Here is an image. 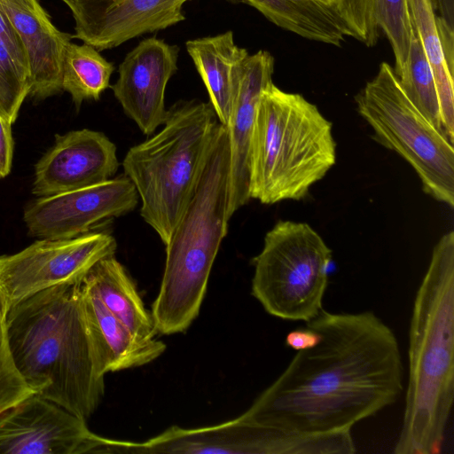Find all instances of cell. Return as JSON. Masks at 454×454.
Masks as SVG:
<instances>
[{
	"instance_id": "cell-1",
	"label": "cell",
	"mask_w": 454,
	"mask_h": 454,
	"mask_svg": "<svg viewBox=\"0 0 454 454\" xmlns=\"http://www.w3.org/2000/svg\"><path fill=\"white\" fill-rule=\"evenodd\" d=\"M306 325L319 333L318 342L297 351L243 419L300 434H330L350 431L398 399V340L373 312L322 309Z\"/></svg>"
},
{
	"instance_id": "cell-2",
	"label": "cell",
	"mask_w": 454,
	"mask_h": 454,
	"mask_svg": "<svg viewBox=\"0 0 454 454\" xmlns=\"http://www.w3.org/2000/svg\"><path fill=\"white\" fill-rule=\"evenodd\" d=\"M82 281L12 306L6 330L14 362L33 391L87 420L104 396L105 375L84 314Z\"/></svg>"
},
{
	"instance_id": "cell-3",
	"label": "cell",
	"mask_w": 454,
	"mask_h": 454,
	"mask_svg": "<svg viewBox=\"0 0 454 454\" xmlns=\"http://www.w3.org/2000/svg\"><path fill=\"white\" fill-rule=\"evenodd\" d=\"M408 381L396 454H436L454 398V231L433 249L409 331Z\"/></svg>"
},
{
	"instance_id": "cell-4",
	"label": "cell",
	"mask_w": 454,
	"mask_h": 454,
	"mask_svg": "<svg viewBox=\"0 0 454 454\" xmlns=\"http://www.w3.org/2000/svg\"><path fill=\"white\" fill-rule=\"evenodd\" d=\"M229 173L228 132L218 121L190 200L165 246L162 280L151 312L157 333H183L199 315L227 233Z\"/></svg>"
},
{
	"instance_id": "cell-5",
	"label": "cell",
	"mask_w": 454,
	"mask_h": 454,
	"mask_svg": "<svg viewBox=\"0 0 454 454\" xmlns=\"http://www.w3.org/2000/svg\"><path fill=\"white\" fill-rule=\"evenodd\" d=\"M335 163L332 122L301 94L271 82L259 99L250 138V200H301Z\"/></svg>"
},
{
	"instance_id": "cell-6",
	"label": "cell",
	"mask_w": 454,
	"mask_h": 454,
	"mask_svg": "<svg viewBox=\"0 0 454 454\" xmlns=\"http://www.w3.org/2000/svg\"><path fill=\"white\" fill-rule=\"evenodd\" d=\"M217 122L210 103L179 100L167 110L162 129L123 159L140 215L165 246L192 193Z\"/></svg>"
},
{
	"instance_id": "cell-7",
	"label": "cell",
	"mask_w": 454,
	"mask_h": 454,
	"mask_svg": "<svg viewBox=\"0 0 454 454\" xmlns=\"http://www.w3.org/2000/svg\"><path fill=\"white\" fill-rule=\"evenodd\" d=\"M373 137L405 160L425 193L454 207V143L407 97L387 62L355 98Z\"/></svg>"
},
{
	"instance_id": "cell-8",
	"label": "cell",
	"mask_w": 454,
	"mask_h": 454,
	"mask_svg": "<svg viewBox=\"0 0 454 454\" xmlns=\"http://www.w3.org/2000/svg\"><path fill=\"white\" fill-rule=\"evenodd\" d=\"M333 251L308 223L278 221L254 258L252 294L271 316L309 322L323 309Z\"/></svg>"
},
{
	"instance_id": "cell-9",
	"label": "cell",
	"mask_w": 454,
	"mask_h": 454,
	"mask_svg": "<svg viewBox=\"0 0 454 454\" xmlns=\"http://www.w3.org/2000/svg\"><path fill=\"white\" fill-rule=\"evenodd\" d=\"M117 243L105 231L71 239H37L24 249L0 255V301L6 310L47 288L82 281Z\"/></svg>"
},
{
	"instance_id": "cell-10",
	"label": "cell",
	"mask_w": 454,
	"mask_h": 454,
	"mask_svg": "<svg viewBox=\"0 0 454 454\" xmlns=\"http://www.w3.org/2000/svg\"><path fill=\"white\" fill-rule=\"evenodd\" d=\"M294 436L286 430L260 425L241 416L198 428L174 426L145 442L103 437L100 454H288Z\"/></svg>"
},
{
	"instance_id": "cell-11",
	"label": "cell",
	"mask_w": 454,
	"mask_h": 454,
	"mask_svg": "<svg viewBox=\"0 0 454 454\" xmlns=\"http://www.w3.org/2000/svg\"><path fill=\"white\" fill-rule=\"evenodd\" d=\"M138 195L125 176L79 190L37 198L24 210L23 220L36 239H71L132 211Z\"/></svg>"
},
{
	"instance_id": "cell-12",
	"label": "cell",
	"mask_w": 454,
	"mask_h": 454,
	"mask_svg": "<svg viewBox=\"0 0 454 454\" xmlns=\"http://www.w3.org/2000/svg\"><path fill=\"white\" fill-rule=\"evenodd\" d=\"M86 420L36 394L0 414V454H98Z\"/></svg>"
},
{
	"instance_id": "cell-13",
	"label": "cell",
	"mask_w": 454,
	"mask_h": 454,
	"mask_svg": "<svg viewBox=\"0 0 454 454\" xmlns=\"http://www.w3.org/2000/svg\"><path fill=\"white\" fill-rule=\"evenodd\" d=\"M74 20V38L104 51L185 20L189 0H61Z\"/></svg>"
},
{
	"instance_id": "cell-14",
	"label": "cell",
	"mask_w": 454,
	"mask_h": 454,
	"mask_svg": "<svg viewBox=\"0 0 454 454\" xmlns=\"http://www.w3.org/2000/svg\"><path fill=\"white\" fill-rule=\"evenodd\" d=\"M119 168L116 145L88 129L57 135L35 166L32 193L54 196L111 179Z\"/></svg>"
},
{
	"instance_id": "cell-15",
	"label": "cell",
	"mask_w": 454,
	"mask_h": 454,
	"mask_svg": "<svg viewBox=\"0 0 454 454\" xmlns=\"http://www.w3.org/2000/svg\"><path fill=\"white\" fill-rule=\"evenodd\" d=\"M179 48L149 37L129 51L118 67L111 86L124 113L143 134H153L167 115L165 90L177 70Z\"/></svg>"
},
{
	"instance_id": "cell-16",
	"label": "cell",
	"mask_w": 454,
	"mask_h": 454,
	"mask_svg": "<svg viewBox=\"0 0 454 454\" xmlns=\"http://www.w3.org/2000/svg\"><path fill=\"white\" fill-rule=\"evenodd\" d=\"M274 59L266 51L248 55L238 78L226 125L230 146V173L226 218L247 204L249 145L255 113L262 91L272 82Z\"/></svg>"
},
{
	"instance_id": "cell-17",
	"label": "cell",
	"mask_w": 454,
	"mask_h": 454,
	"mask_svg": "<svg viewBox=\"0 0 454 454\" xmlns=\"http://www.w3.org/2000/svg\"><path fill=\"white\" fill-rule=\"evenodd\" d=\"M26 51L31 78L29 96L43 100L62 90L64 50L73 36L59 30L38 0H0Z\"/></svg>"
},
{
	"instance_id": "cell-18",
	"label": "cell",
	"mask_w": 454,
	"mask_h": 454,
	"mask_svg": "<svg viewBox=\"0 0 454 454\" xmlns=\"http://www.w3.org/2000/svg\"><path fill=\"white\" fill-rule=\"evenodd\" d=\"M82 287L84 314L102 374L139 367L163 354L166 345L162 341L134 333L82 281Z\"/></svg>"
},
{
	"instance_id": "cell-19",
	"label": "cell",
	"mask_w": 454,
	"mask_h": 454,
	"mask_svg": "<svg viewBox=\"0 0 454 454\" xmlns=\"http://www.w3.org/2000/svg\"><path fill=\"white\" fill-rule=\"evenodd\" d=\"M335 7L349 36L366 46L376 44L380 30L384 32L397 74L407 59L413 32L407 0H336Z\"/></svg>"
},
{
	"instance_id": "cell-20",
	"label": "cell",
	"mask_w": 454,
	"mask_h": 454,
	"mask_svg": "<svg viewBox=\"0 0 454 454\" xmlns=\"http://www.w3.org/2000/svg\"><path fill=\"white\" fill-rule=\"evenodd\" d=\"M186 50L207 90L220 123L227 125L235 86L248 52L239 47L233 32L189 40Z\"/></svg>"
},
{
	"instance_id": "cell-21",
	"label": "cell",
	"mask_w": 454,
	"mask_h": 454,
	"mask_svg": "<svg viewBox=\"0 0 454 454\" xmlns=\"http://www.w3.org/2000/svg\"><path fill=\"white\" fill-rule=\"evenodd\" d=\"M82 283L134 333L145 339L154 338L157 332L152 315L114 255L98 261L85 275Z\"/></svg>"
},
{
	"instance_id": "cell-22",
	"label": "cell",
	"mask_w": 454,
	"mask_h": 454,
	"mask_svg": "<svg viewBox=\"0 0 454 454\" xmlns=\"http://www.w3.org/2000/svg\"><path fill=\"white\" fill-rule=\"evenodd\" d=\"M412 29L432 67L446 135L454 143V65L447 59L435 0H407Z\"/></svg>"
},
{
	"instance_id": "cell-23",
	"label": "cell",
	"mask_w": 454,
	"mask_h": 454,
	"mask_svg": "<svg viewBox=\"0 0 454 454\" xmlns=\"http://www.w3.org/2000/svg\"><path fill=\"white\" fill-rule=\"evenodd\" d=\"M114 71V65L93 46L69 42L62 58V90L70 94L74 104L79 108L84 100L99 98L110 86Z\"/></svg>"
},
{
	"instance_id": "cell-24",
	"label": "cell",
	"mask_w": 454,
	"mask_h": 454,
	"mask_svg": "<svg viewBox=\"0 0 454 454\" xmlns=\"http://www.w3.org/2000/svg\"><path fill=\"white\" fill-rule=\"evenodd\" d=\"M396 75L411 102L433 125L445 133L434 73L414 31L407 59Z\"/></svg>"
},
{
	"instance_id": "cell-25",
	"label": "cell",
	"mask_w": 454,
	"mask_h": 454,
	"mask_svg": "<svg viewBox=\"0 0 454 454\" xmlns=\"http://www.w3.org/2000/svg\"><path fill=\"white\" fill-rule=\"evenodd\" d=\"M28 61L0 38V115L11 124L29 95Z\"/></svg>"
},
{
	"instance_id": "cell-26",
	"label": "cell",
	"mask_w": 454,
	"mask_h": 454,
	"mask_svg": "<svg viewBox=\"0 0 454 454\" xmlns=\"http://www.w3.org/2000/svg\"><path fill=\"white\" fill-rule=\"evenodd\" d=\"M35 394L12 355L6 330V309L0 301V414Z\"/></svg>"
},
{
	"instance_id": "cell-27",
	"label": "cell",
	"mask_w": 454,
	"mask_h": 454,
	"mask_svg": "<svg viewBox=\"0 0 454 454\" xmlns=\"http://www.w3.org/2000/svg\"><path fill=\"white\" fill-rule=\"evenodd\" d=\"M13 146L12 124L0 115V178L11 171Z\"/></svg>"
},
{
	"instance_id": "cell-28",
	"label": "cell",
	"mask_w": 454,
	"mask_h": 454,
	"mask_svg": "<svg viewBox=\"0 0 454 454\" xmlns=\"http://www.w3.org/2000/svg\"><path fill=\"white\" fill-rule=\"evenodd\" d=\"M320 339V335L311 327L306 325L303 328L293 330L286 337V344L296 351L308 349L315 346Z\"/></svg>"
},
{
	"instance_id": "cell-29",
	"label": "cell",
	"mask_w": 454,
	"mask_h": 454,
	"mask_svg": "<svg viewBox=\"0 0 454 454\" xmlns=\"http://www.w3.org/2000/svg\"><path fill=\"white\" fill-rule=\"evenodd\" d=\"M0 38L3 39L20 55L27 59L24 47L17 35L7 15L0 6Z\"/></svg>"
},
{
	"instance_id": "cell-30",
	"label": "cell",
	"mask_w": 454,
	"mask_h": 454,
	"mask_svg": "<svg viewBox=\"0 0 454 454\" xmlns=\"http://www.w3.org/2000/svg\"><path fill=\"white\" fill-rule=\"evenodd\" d=\"M440 17L448 23L454 21V0H435Z\"/></svg>"
},
{
	"instance_id": "cell-31",
	"label": "cell",
	"mask_w": 454,
	"mask_h": 454,
	"mask_svg": "<svg viewBox=\"0 0 454 454\" xmlns=\"http://www.w3.org/2000/svg\"><path fill=\"white\" fill-rule=\"evenodd\" d=\"M325 1H327V2H329V3H331V4H333L335 5V2H336V0H325Z\"/></svg>"
}]
</instances>
